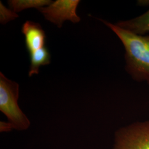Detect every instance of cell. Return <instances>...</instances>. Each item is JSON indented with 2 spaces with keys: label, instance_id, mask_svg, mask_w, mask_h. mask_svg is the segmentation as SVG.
I'll list each match as a JSON object with an SVG mask.
<instances>
[{
  "label": "cell",
  "instance_id": "cell-1",
  "mask_svg": "<svg viewBox=\"0 0 149 149\" xmlns=\"http://www.w3.org/2000/svg\"><path fill=\"white\" fill-rule=\"evenodd\" d=\"M122 42L125 50L126 70L135 79L149 85V36L135 34L116 24L102 20Z\"/></svg>",
  "mask_w": 149,
  "mask_h": 149
},
{
  "label": "cell",
  "instance_id": "cell-2",
  "mask_svg": "<svg viewBox=\"0 0 149 149\" xmlns=\"http://www.w3.org/2000/svg\"><path fill=\"white\" fill-rule=\"evenodd\" d=\"M19 86L0 72V111L11 123L15 130H27L31 122L18 104Z\"/></svg>",
  "mask_w": 149,
  "mask_h": 149
},
{
  "label": "cell",
  "instance_id": "cell-3",
  "mask_svg": "<svg viewBox=\"0 0 149 149\" xmlns=\"http://www.w3.org/2000/svg\"><path fill=\"white\" fill-rule=\"evenodd\" d=\"M113 149H149V121L134 123L116 131Z\"/></svg>",
  "mask_w": 149,
  "mask_h": 149
},
{
  "label": "cell",
  "instance_id": "cell-4",
  "mask_svg": "<svg viewBox=\"0 0 149 149\" xmlns=\"http://www.w3.org/2000/svg\"><path fill=\"white\" fill-rule=\"evenodd\" d=\"M80 2L79 0H56L38 10L47 21L61 28L66 21L74 23L80 22L81 18L76 13Z\"/></svg>",
  "mask_w": 149,
  "mask_h": 149
},
{
  "label": "cell",
  "instance_id": "cell-5",
  "mask_svg": "<svg viewBox=\"0 0 149 149\" xmlns=\"http://www.w3.org/2000/svg\"><path fill=\"white\" fill-rule=\"evenodd\" d=\"M21 32L29 55L46 47V34L39 23L27 21L23 24Z\"/></svg>",
  "mask_w": 149,
  "mask_h": 149
},
{
  "label": "cell",
  "instance_id": "cell-6",
  "mask_svg": "<svg viewBox=\"0 0 149 149\" xmlns=\"http://www.w3.org/2000/svg\"><path fill=\"white\" fill-rule=\"evenodd\" d=\"M118 26L135 34L142 35L149 33V10L144 14L134 18L119 22Z\"/></svg>",
  "mask_w": 149,
  "mask_h": 149
},
{
  "label": "cell",
  "instance_id": "cell-7",
  "mask_svg": "<svg viewBox=\"0 0 149 149\" xmlns=\"http://www.w3.org/2000/svg\"><path fill=\"white\" fill-rule=\"evenodd\" d=\"M29 56L31 61L28 72L29 77L38 74L40 68L49 65L51 61V55L47 47L29 55Z\"/></svg>",
  "mask_w": 149,
  "mask_h": 149
},
{
  "label": "cell",
  "instance_id": "cell-8",
  "mask_svg": "<svg viewBox=\"0 0 149 149\" xmlns=\"http://www.w3.org/2000/svg\"><path fill=\"white\" fill-rule=\"evenodd\" d=\"M53 1L50 0H9L8 4L11 10L16 13L28 8H36L49 5Z\"/></svg>",
  "mask_w": 149,
  "mask_h": 149
},
{
  "label": "cell",
  "instance_id": "cell-9",
  "mask_svg": "<svg viewBox=\"0 0 149 149\" xmlns=\"http://www.w3.org/2000/svg\"><path fill=\"white\" fill-rule=\"evenodd\" d=\"M19 15L11 10L10 8H7L2 2H0V23L1 24H6L9 22L16 19Z\"/></svg>",
  "mask_w": 149,
  "mask_h": 149
},
{
  "label": "cell",
  "instance_id": "cell-10",
  "mask_svg": "<svg viewBox=\"0 0 149 149\" xmlns=\"http://www.w3.org/2000/svg\"><path fill=\"white\" fill-rule=\"evenodd\" d=\"M13 129L14 127L9 122H0V132L1 133H8L11 132Z\"/></svg>",
  "mask_w": 149,
  "mask_h": 149
}]
</instances>
